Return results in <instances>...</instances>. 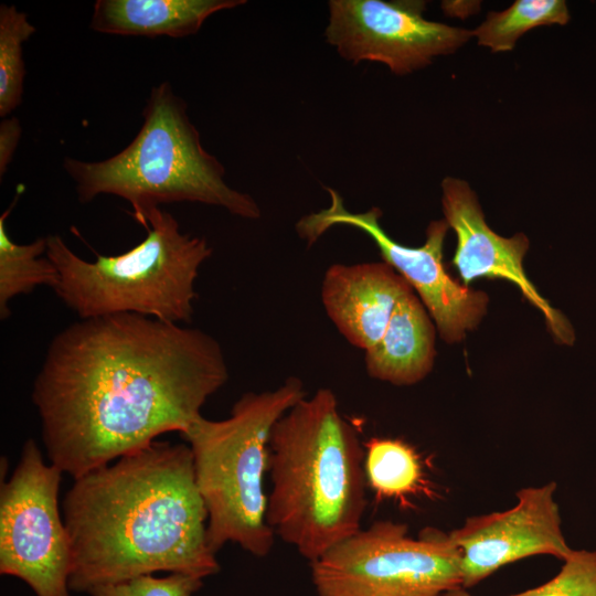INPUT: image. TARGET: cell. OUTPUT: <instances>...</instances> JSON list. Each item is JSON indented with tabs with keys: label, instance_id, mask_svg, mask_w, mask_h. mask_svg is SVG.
Returning a JSON list of instances; mask_svg holds the SVG:
<instances>
[{
	"label": "cell",
	"instance_id": "6da1fadb",
	"mask_svg": "<svg viewBox=\"0 0 596 596\" xmlns=\"http://www.w3.org/2000/svg\"><path fill=\"white\" fill-rule=\"evenodd\" d=\"M228 379L209 333L136 313L81 319L51 341L31 393L52 465L74 479L183 433Z\"/></svg>",
	"mask_w": 596,
	"mask_h": 596
},
{
	"label": "cell",
	"instance_id": "7a4b0ae2",
	"mask_svg": "<svg viewBox=\"0 0 596 596\" xmlns=\"http://www.w3.org/2000/svg\"><path fill=\"white\" fill-rule=\"evenodd\" d=\"M75 592L157 572L220 571L187 444L155 440L74 479L63 500Z\"/></svg>",
	"mask_w": 596,
	"mask_h": 596
},
{
	"label": "cell",
	"instance_id": "3957f363",
	"mask_svg": "<svg viewBox=\"0 0 596 596\" xmlns=\"http://www.w3.org/2000/svg\"><path fill=\"white\" fill-rule=\"evenodd\" d=\"M268 475V524L309 563L362 529L364 446L330 389L305 396L277 421Z\"/></svg>",
	"mask_w": 596,
	"mask_h": 596
},
{
	"label": "cell",
	"instance_id": "277c9868",
	"mask_svg": "<svg viewBox=\"0 0 596 596\" xmlns=\"http://www.w3.org/2000/svg\"><path fill=\"white\" fill-rule=\"evenodd\" d=\"M142 119L132 141L115 156L93 162L64 159L81 202L100 194L119 196L129 202V214L137 222L152 209L173 202L220 206L249 220L260 216L249 194L226 184L223 164L203 148L187 104L170 83L151 88Z\"/></svg>",
	"mask_w": 596,
	"mask_h": 596
},
{
	"label": "cell",
	"instance_id": "5b68a950",
	"mask_svg": "<svg viewBox=\"0 0 596 596\" xmlns=\"http://www.w3.org/2000/svg\"><path fill=\"white\" fill-rule=\"evenodd\" d=\"M305 396L302 382L291 376L275 390L245 393L227 418L201 415L181 433L192 451L214 553L226 543L257 557L272 551L276 535L267 521L265 490L270 436L277 421Z\"/></svg>",
	"mask_w": 596,
	"mask_h": 596
},
{
	"label": "cell",
	"instance_id": "8992f818",
	"mask_svg": "<svg viewBox=\"0 0 596 596\" xmlns=\"http://www.w3.org/2000/svg\"><path fill=\"white\" fill-rule=\"evenodd\" d=\"M138 223L146 238L115 256L76 255L60 235L46 236V256L58 273L53 289L79 319L136 313L163 321L190 322L194 284L212 248L203 237L182 233L178 221L160 207Z\"/></svg>",
	"mask_w": 596,
	"mask_h": 596
},
{
	"label": "cell",
	"instance_id": "52a82bcc",
	"mask_svg": "<svg viewBox=\"0 0 596 596\" xmlns=\"http://www.w3.org/2000/svg\"><path fill=\"white\" fill-rule=\"evenodd\" d=\"M318 596H444L462 587L460 552L449 532L373 522L310 563Z\"/></svg>",
	"mask_w": 596,
	"mask_h": 596
},
{
	"label": "cell",
	"instance_id": "ba28073f",
	"mask_svg": "<svg viewBox=\"0 0 596 596\" xmlns=\"http://www.w3.org/2000/svg\"><path fill=\"white\" fill-rule=\"evenodd\" d=\"M62 473L31 438L1 485L0 573L22 579L36 596H70L71 543L58 509Z\"/></svg>",
	"mask_w": 596,
	"mask_h": 596
},
{
	"label": "cell",
	"instance_id": "9c48e42d",
	"mask_svg": "<svg viewBox=\"0 0 596 596\" xmlns=\"http://www.w3.org/2000/svg\"><path fill=\"white\" fill-rule=\"evenodd\" d=\"M327 190L330 205L302 216L296 224L298 235L309 246L332 226L344 225L361 230L373 240L383 260L417 291L445 341H459L466 330L477 326L486 311L488 298L481 291L460 285L447 273L443 262V246L449 226L445 220L428 225L426 241L422 246H404L382 228L379 207H371L363 213L350 212L336 190Z\"/></svg>",
	"mask_w": 596,
	"mask_h": 596
},
{
	"label": "cell",
	"instance_id": "30bf717a",
	"mask_svg": "<svg viewBox=\"0 0 596 596\" xmlns=\"http://www.w3.org/2000/svg\"><path fill=\"white\" fill-rule=\"evenodd\" d=\"M425 7L417 0H331L324 36L353 64L380 62L406 75L472 36V31L426 20Z\"/></svg>",
	"mask_w": 596,
	"mask_h": 596
},
{
	"label": "cell",
	"instance_id": "8fae6325",
	"mask_svg": "<svg viewBox=\"0 0 596 596\" xmlns=\"http://www.w3.org/2000/svg\"><path fill=\"white\" fill-rule=\"evenodd\" d=\"M556 487L552 481L523 488L511 509L467 518L449 532L460 552L464 588L525 557L547 554L564 561L572 553L561 529Z\"/></svg>",
	"mask_w": 596,
	"mask_h": 596
},
{
	"label": "cell",
	"instance_id": "7c38bea8",
	"mask_svg": "<svg viewBox=\"0 0 596 596\" xmlns=\"http://www.w3.org/2000/svg\"><path fill=\"white\" fill-rule=\"evenodd\" d=\"M441 189L445 221L457 236L453 265L459 270L464 286L480 277L515 284L543 313L554 338L572 344L574 332L570 322L538 292L524 273L522 260L529 248L528 237L517 234L505 238L494 233L466 181L449 177L441 182Z\"/></svg>",
	"mask_w": 596,
	"mask_h": 596
},
{
	"label": "cell",
	"instance_id": "4fadbf2b",
	"mask_svg": "<svg viewBox=\"0 0 596 596\" xmlns=\"http://www.w3.org/2000/svg\"><path fill=\"white\" fill-rule=\"evenodd\" d=\"M411 285L389 264H333L321 285L323 308L352 345L368 351L383 337Z\"/></svg>",
	"mask_w": 596,
	"mask_h": 596
},
{
	"label": "cell",
	"instance_id": "5bb4252c",
	"mask_svg": "<svg viewBox=\"0 0 596 596\" xmlns=\"http://www.w3.org/2000/svg\"><path fill=\"white\" fill-rule=\"evenodd\" d=\"M245 0H97L91 29L117 35L184 38L212 14Z\"/></svg>",
	"mask_w": 596,
	"mask_h": 596
},
{
	"label": "cell",
	"instance_id": "9a60e30c",
	"mask_svg": "<svg viewBox=\"0 0 596 596\" xmlns=\"http://www.w3.org/2000/svg\"><path fill=\"white\" fill-rule=\"evenodd\" d=\"M434 327L423 304L409 292L396 305L382 339L365 351V369L376 380L411 385L426 376L434 360Z\"/></svg>",
	"mask_w": 596,
	"mask_h": 596
},
{
	"label": "cell",
	"instance_id": "2e32d148",
	"mask_svg": "<svg viewBox=\"0 0 596 596\" xmlns=\"http://www.w3.org/2000/svg\"><path fill=\"white\" fill-rule=\"evenodd\" d=\"M364 473L379 499L406 505L413 496H433L421 455L402 439L373 437L365 443Z\"/></svg>",
	"mask_w": 596,
	"mask_h": 596
},
{
	"label": "cell",
	"instance_id": "e0dca14e",
	"mask_svg": "<svg viewBox=\"0 0 596 596\" xmlns=\"http://www.w3.org/2000/svg\"><path fill=\"white\" fill-rule=\"evenodd\" d=\"M15 203V202H14ZM14 203L0 216V317L10 316L9 304L19 295L30 294L38 286L55 288L58 273L46 256V237L29 244L13 242L6 221Z\"/></svg>",
	"mask_w": 596,
	"mask_h": 596
},
{
	"label": "cell",
	"instance_id": "ac0fdd59",
	"mask_svg": "<svg viewBox=\"0 0 596 596\" xmlns=\"http://www.w3.org/2000/svg\"><path fill=\"white\" fill-rule=\"evenodd\" d=\"M568 20L570 12L563 0H517L503 11L490 12L472 35L479 45L493 52H504L511 51L529 30L541 25H564Z\"/></svg>",
	"mask_w": 596,
	"mask_h": 596
},
{
	"label": "cell",
	"instance_id": "d6986e66",
	"mask_svg": "<svg viewBox=\"0 0 596 596\" xmlns=\"http://www.w3.org/2000/svg\"><path fill=\"white\" fill-rule=\"evenodd\" d=\"M35 26L15 6H0V116L12 113L22 102L25 66L23 43Z\"/></svg>",
	"mask_w": 596,
	"mask_h": 596
},
{
	"label": "cell",
	"instance_id": "ffe728a7",
	"mask_svg": "<svg viewBox=\"0 0 596 596\" xmlns=\"http://www.w3.org/2000/svg\"><path fill=\"white\" fill-rule=\"evenodd\" d=\"M444 596H472L464 587ZM510 596H596V550H573L546 583Z\"/></svg>",
	"mask_w": 596,
	"mask_h": 596
},
{
	"label": "cell",
	"instance_id": "44dd1931",
	"mask_svg": "<svg viewBox=\"0 0 596 596\" xmlns=\"http://www.w3.org/2000/svg\"><path fill=\"white\" fill-rule=\"evenodd\" d=\"M203 578L182 573L163 577L143 575L129 581L97 586L92 596H193L203 585Z\"/></svg>",
	"mask_w": 596,
	"mask_h": 596
},
{
	"label": "cell",
	"instance_id": "7402d4cb",
	"mask_svg": "<svg viewBox=\"0 0 596 596\" xmlns=\"http://www.w3.org/2000/svg\"><path fill=\"white\" fill-rule=\"evenodd\" d=\"M22 128L18 118H4L0 124V177L8 170L21 138Z\"/></svg>",
	"mask_w": 596,
	"mask_h": 596
}]
</instances>
